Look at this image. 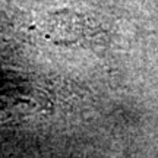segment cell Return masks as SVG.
<instances>
[{
  "label": "cell",
  "instance_id": "6da1fadb",
  "mask_svg": "<svg viewBox=\"0 0 158 158\" xmlns=\"http://www.w3.org/2000/svg\"><path fill=\"white\" fill-rule=\"evenodd\" d=\"M45 31L50 40L57 44H86L100 35L98 28L89 22L88 18L70 10L53 13L45 23Z\"/></svg>",
  "mask_w": 158,
  "mask_h": 158
}]
</instances>
